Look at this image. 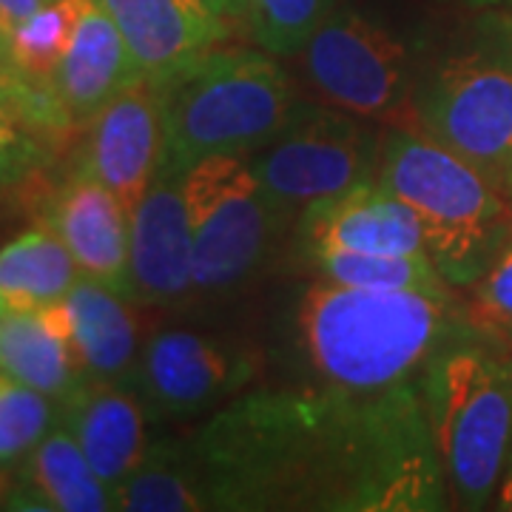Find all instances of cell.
<instances>
[{"label": "cell", "mask_w": 512, "mask_h": 512, "mask_svg": "<svg viewBox=\"0 0 512 512\" xmlns=\"http://www.w3.org/2000/svg\"><path fill=\"white\" fill-rule=\"evenodd\" d=\"M74 15V0H49L15 29L6 49L23 77H29L32 83H55L57 66L72 40Z\"/></svg>", "instance_id": "d4e9b609"}, {"label": "cell", "mask_w": 512, "mask_h": 512, "mask_svg": "<svg viewBox=\"0 0 512 512\" xmlns=\"http://www.w3.org/2000/svg\"><path fill=\"white\" fill-rule=\"evenodd\" d=\"M0 373L66 402L77 387L89 382L72 342V319L66 299L0 316Z\"/></svg>", "instance_id": "ac0fdd59"}, {"label": "cell", "mask_w": 512, "mask_h": 512, "mask_svg": "<svg viewBox=\"0 0 512 512\" xmlns=\"http://www.w3.org/2000/svg\"><path fill=\"white\" fill-rule=\"evenodd\" d=\"M0 92H3V77H0Z\"/></svg>", "instance_id": "e575fe53"}, {"label": "cell", "mask_w": 512, "mask_h": 512, "mask_svg": "<svg viewBox=\"0 0 512 512\" xmlns=\"http://www.w3.org/2000/svg\"><path fill=\"white\" fill-rule=\"evenodd\" d=\"M126 293L114 291L106 282L80 274L66 296L72 319V342L80 365L97 382L134 384L143 353L140 316Z\"/></svg>", "instance_id": "d6986e66"}, {"label": "cell", "mask_w": 512, "mask_h": 512, "mask_svg": "<svg viewBox=\"0 0 512 512\" xmlns=\"http://www.w3.org/2000/svg\"><path fill=\"white\" fill-rule=\"evenodd\" d=\"M319 279L365 291H450L453 285L436 271L430 254H333L308 256Z\"/></svg>", "instance_id": "603a6c76"}, {"label": "cell", "mask_w": 512, "mask_h": 512, "mask_svg": "<svg viewBox=\"0 0 512 512\" xmlns=\"http://www.w3.org/2000/svg\"><path fill=\"white\" fill-rule=\"evenodd\" d=\"M194 242L197 302H220L248 288L293 220L285 217L242 154H214L183 174Z\"/></svg>", "instance_id": "52a82bcc"}, {"label": "cell", "mask_w": 512, "mask_h": 512, "mask_svg": "<svg viewBox=\"0 0 512 512\" xmlns=\"http://www.w3.org/2000/svg\"><path fill=\"white\" fill-rule=\"evenodd\" d=\"M185 447L205 510H450L421 387H251L202 419Z\"/></svg>", "instance_id": "6da1fadb"}, {"label": "cell", "mask_w": 512, "mask_h": 512, "mask_svg": "<svg viewBox=\"0 0 512 512\" xmlns=\"http://www.w3.org/2000/svg\"><path fill=\"white\" fill-rule=\"evenodd\" d=\"M15 151H18V137L12 126L0 117V177L15 165Z\"/></svg>", "instance_id": "f1b7e54d"}, {"label": "cell", "mask_w": 512, "mask_h": 512, "mask_svg": "<svg viewBox=\"0 0 512 512\" xmlns=\"http://www.w3.org/2000/svg\"><path fill=\"white\" fill-rule=\"evenodd\" d=\"M504 342H507V345H510V348H512V333H510V336H507V339H504Z\"/></svg>", "instance_id": "836d02e7"}, {"label": "cell", "mask_w": 512, "mask_h": 512, "mask_svg": "<svg viewBox=\"0 0 512 512\" xmlns=\"http://www.w3.org/2000/svg\"><path fill=\"white\" fill-rule=\"evenodd\" d=\"M148 410L137 387L89 379L60 404V421L86 453L94 473L114 490L148 450Z\"/></svg>", "instance_id": "e0dca14e"}, {"label": "cell", "mask_w": 512, "mask_h": 512, "mask_svg": "<svg viewBox=\"0 0 512 512\" xmlns=\"http://www.w3.org/2000/svg\"><path fill=\"white\" fill-rule=\"evenodd\" d=\"M464 313L481 333L507 339L512 333V237L504 242L493 265L464 288Z\"/></svg>", "instance_id": "4316f807"}, {"label": "cell", "mask_w": 512, "mask_h": 512, "mask_svg": "<svg viewBox=\"0 0 512 512\" xmlns=\"http://www.w3.org/2000/svg\"><path fill=\"white\" fill-rule=\"evenodd\" d=\"M450 507L484 510L512 458V348L473 328L421 382Z\"/></svg>", "instance_id": "5b68a950"}, {"label": "cell", "mask_w": 512, "mask_h": 512, "mask_svg": "<svg viewBox=\"0 0 512 512\" xmlns=\"http://www.w3.org/2000/svg\"><path fill=\"white\" fill-rule=\"evenodd\" d=\"M333 12V0H242L239 23L259 49L293 57Z\"/></svg>", "instance_id": "484cf974"}, {"label": "cell", "mask_w": 512, "mask_h": 512, "mask_svg": "<svg viewBox=\"0 0 512 512\" xmlns=\"http://www.w3.org/2000/svg\"><path fill=\"white\" fill-rule=\"evenodd\" d=\"M23 464H26V490L37 501V510H114L109 484L94 473L89 458L63 421L37 444Z\"/></svg>", "instance_id": "ffe728a7"}, {"label": "cell", "mask_w": 512, "mask_h": 512, "mask_svg": "<svg viewBox=\"0 0 512 512\" xmlns=\"http://www.w3.org/2000/svg\"><path fill=\"white\" fill-rule=\"evenodd\" d=\"M114 510L205 512L185 439L151 441L143 461L114 490Z\"/></svg>", "instance_id": "7402d4cb"}, {"label": "cell", "mask_w": 512, "mask_h": 512, "mask_svg": "<svg viewBox=\"0 0 512 512\" xmlns=\"http://www.w3.org/2000/svg\"><path fill=\"white\" fill-rule=\"evenodd\" d=\"M49 228L66 242L80 274L128 296L131 217L106 185L80 168L49 205Z\"/></svg>", "instance_id": "9a60e30c"}, {"label": "cell", "mask_w": 512, "mask_h": 512, "mask_svg": "<svg viewBox=\"0 0 512 512\" xmlns=\"http://www.w3.org/2000/svg\"><path fill=\"white\" fill-rule=\"evenodd\" d=\"M60 424V402L0 373V467H18Z\"/></svg>", "instance_id": "cb8c5ba5"}, {"label": "cell", "mask_w": 512, "mask_h": 512, "mask_svg": "<svg viewBox=\"0 0 512 512\" xmlns=\"http://www.w3.org/2000/svg\"><path fill=\"white\" fill-rule=\"evenodd\" d=\"M296 251L333 254H427L419 217L376 180L308 205L296 222Z\"/></svg>", "instance_id": "4fadbf2b"}, {"label": "cell", "mask_w": 512, "mask_h": 512, "mask_svg": "<svg viewBox=\"0 0 512 512\" xmlns=\"http://www.w3.org/2000/svg\"><path fill=\"white\" fill-rule=\"evenodd\" d=\"M128 299L160 311H183L197 302L183 174L160 168L131 217Z\"/></svg>", "instance_id": "8fae6325"}, {"label": "cell", "mask_w": 512, "mask_h": 512, "mask_svg": "<svg viewBox=\"0 0 512 512\" xmlns=\"http://www.w3.org/2000/svg\"><path fill=\"white\" fill-rule=\"evenodd\" d=\"M498 507L501 510H512V458L507 464V473L501 478V487H498Z\"/></svg>", "instance_id": "4dcf8cb0"}, {"label": "cell", "mask_w": 512, "mask_h": 512, "mask_svg": "<svg viewBox=\"0 0 512 512\" xmlns=\"http://www.w3.org/2000/svg\"><path fill=\"white\" fill-rule=\"evenodd\" d=\"M163 92V171L185 174L214 154H251L288 123L302 97L271 52L220 49L194 57Z\"/></svg>", "instance_id": "8992f818"}, {"label": "cell", "mask_w": 512, "mask_h": 512, "mask_svg": "<svg viewBox=\"0 0 512 512\" xmlns=\"http://www.w3.org/2000/svg\"><path fill=\"white\" fill-rule=\"evenodd\" d=\"M6 311H9V305H6V299H3V293H0V316Z\"/></svg>", "instance_id": "1f68e13d"}, {"label": "cell", "mask_w": 512, "mask_h": 512, "mask_svg": "<svg viewBox=\"0 0 512 512\" xmlns=\"http://www.w3.org/2000/svg\"><path fill=\"white\" fill-rule=\"evenodd\" d=\"M143 77L163 83L228 37L202 0H103Z\"/></svg>", "instance_id": "2e32d148"}, {"label": "cell", "mask_w": 512, "mask_h": 512, "mask_svg": "<svg viewBox=\"0 0 512 512\" xmlns=\"http://www.w3.org/2000/svg\"><path fill=\"white\" fill-rule=\"evenodd\" d=\"M476 328L456 288L365 291L313 279L282 328L293 384L376 396L421 387L430 365Z\"/></svg>", "instance_id": "7a4b0ae2"}, {"label": "cell", "mask_w": 512, "mask_h": 512, "mask_svg": "<svg viewBox=\"0 0 512 512\" xmlns=\"http://www.w3.org/2000/svg\"><path fill=\"white\" fill-rule=\"evenodd\" d=\"M163 160V92L154 80L137 77L92 117L83 168L123 202L128 217H134Z\"/></svg>", "instance_id": "7c38bea8"}, {"label": "cell", "mask_w": 512, "mask_h": 512, "mask_svg": "<svg viewBox=\"0 0 512 512\" xmlns=\"http://www.w3.org/2000/svg\"><path fill=\"white\" fill-rule=\"evenodd\" d=\"M470 3H476V6H484V3H493V0H470Z\"/></svg>", "instance_id": "d6a6232c"}, {"label": "cell", "mask_w": 512, "mask_h": 512, "mask_svg": "<svg viewBox=\"0 0 512 512\" xmlns=\"http://www.w3.org/2000/svg\"><path fill=\"white\" fill-rule=\"evenodd\" d=\"M262 373L251 345L214 333L163 328L146 336L134 387L151 421L185 424L214 416L248 393Z\"/></svg>", "instance_id": "30bf717a"}, {"label": "cell", "mask_w": 512, "mask_h": 512, "mask_svg": "<svg viewBox=\"0 0 512 512\" xmlns=\"http://www.w3.org/2000/svg\"><path fill=\"white\" fill-rule=\"evenodd\" d=\"M376 183L419 217L424 245L453 288L484 274L512 237V188L410 126H384Z\"/></svg>", "instance_id": "3957f363"}, {"label": "cell", "mask_w": 512, "mask_h": 512, "mask_svg": "<svg viewBox=\"0 0 512 512\" xmlns=\"http://www.w3.org/2000/svg\"><path fill=\"white\" fill-rule=\"evenodd\" d=\"M80 268L52 228H35L0 248V293L12 311H35L63 302Z\"/></svg>", "instance_id": "44dd1931"}, {"label": "cell", "mask_w": 512, "mask_h": 512, "mask_svg": "<svg viewBox=\"0 0 512 512\" xmlns=\"http://www.w3.org/2000/svg\"><path fill=\"white\" fill-rule=\"evenodd\" d=\"M77 15L69 49L55 74L57 103L69 120L92 123L97 111L120 89L143 77L126 37L103 0H74Z\"/></svg>", "instance_id": "5bb4252c"}, {"label": "cell", "mask_w": 512, "mask_h": 512, "mask_svg": "<svg viewBox=\"0 0 512 512\" xmlns=\"http://www.w3.org/2000/svg\"><path fill=\"white\" fill-rule=\"evenodd\" d=\"M217 18H222L225 23H239V15H242V0H202Z\"/></svg>", "instance_id": "f546056e"}, {"label": "cell", "mask_w": 512, "mask_h": 512, "mask_svg": "<svg viewBox=\"0 0 512 512\" xmlns=\"http://www.w3.org/2000/svg\"><path fill=\"white\" fill-rule=\"evenodd\" d=\"M293 57L322 103L382 126H407L419 55L376 20L353 9L330 12Z\"/></svg>", "instance_id": "9c48e42d"}, {"label": "cell", "mask_w": 512, "mask_h": 512, "mask_svg": "<svg viewBox=\"0 0 512 512\" xmlns=\"http://www.w3.org/2000/svg\"><path fill=\"white\" fill-rule=\"evenodd\" d=\"M382 146V123L322 100H299L279 134L245 160L276 208L296 222L313 202L376 180Z\"/></svg>", "instance_id": "ba28073f"}, {"label": "cell", "mask_w": 512, "mask_h": 512, "mask_svg": "<svg viewBox=\"0 0 512 512\" xmlns=\"http://www.w3.org/2000/svg\"><path fill=\"white\" fill-rule=\"evenodd\" d=\"M407 126L512 188V18L481 15L421 52Z\"/></svg>", "instance_id": "277c9868"}, {"label": "cell", "mask_w": 512, "mask_h": 512, "mask_svg": "<svg viewBox=\"0 0 512 512\" xmlns=\"http://www.w3.org/2000/svg\"><path fill=\"white\" fill-rule=\"evenodd\" d=\"M49 0H0V40L9 43V37L15 35L20 23L32 18L40 6H46Z\"/></svg>", "instance_id": "83f0119b"}]
</instances>
